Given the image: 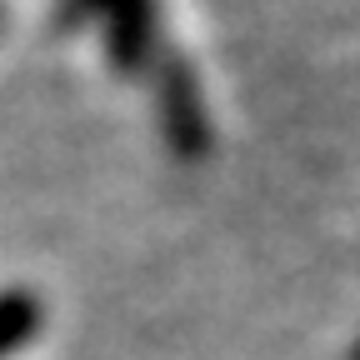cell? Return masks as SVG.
Masks as SVG:
<instances>
[{
	"instance_id": "obj_1",
	"label": "cell",
	"mask_w": 360,
	"mask_h": 360,
	"mask_svg": "<svg viewBox=\"0 0 360 360\" xmlns=\"http://www.w3.org/2000/svg\"><path fill=\"white\" fill-rule=\"evenodd\" d=\"M155 110H160V135L175 150V160H200L210 150V110L200 75L180 56H155Z\"/></svg>"
},
{
	"instance_id": "obj_2",
	"label": "cell",
	"mask_w": 360,
	"mask_h": 360,
	"mask_svg": "<svg viewBox=\"0 0 360 360\" xmlns=\"http://www.w3.org/2000/svg\"><path fill=\"white\" fill-rule=\"evenodd\" d=\"M40 321H45V310H40V300L30 290H20V285L0 290V360L15 355L40 330Z\"/></svg>"
},
{
	"instance_id": "obj_3",
	"label": "cell",
	"mask_w": 360,
	"mask_h": 360,
	"mask_svg": "<svg viewBox=\"0 0 360 360\" xmlns=\"http://www.w3.org/2000/svg\"><path fill=\"white\" fill-rule=\"evenodd\" d=\"M110 0H60L56 6V30H75L85 20H101Z\"/></svg>"
},
{
	"instance_id": "obj_4",
	"label": "cell",
	"mask_w": 360,
	"mask_h": 360,
	"mask_svg": "<svg viewBox=\"0 0 360 360\" xmlns=\"http://www.w3.org/2000/svg\"><path fill=\"white\" fill-rule=\"evenodd\" d=\"M350 360H360V345H355V350H350Z\"/></svg>"
}]
</instances>
